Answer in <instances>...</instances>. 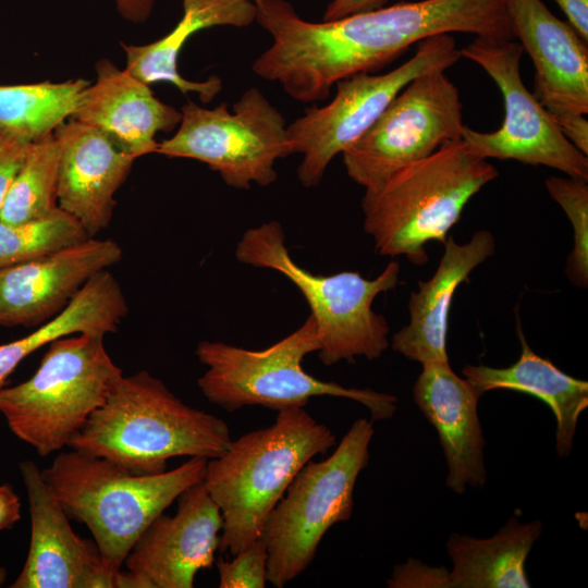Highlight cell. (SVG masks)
Returning a JSON list of instances; mask_svg holds the SVG:
<instances>
[{"label":"cell","instance_id":"1","mask_svg":"<svg viewBox=\"0 0 588 588\" xmlns=\"http://www.w3.org/2000/svg\"><path fill=\"white\" fill-rule=\"evenodd\" d=\"M258 24L272 37L256 59L259 76L305 103L327 99L338 82L377 72L432 36L514 39L505 0L399 2L320 23L301 19L285 0H269Z\"/></svg>","mask_w":588,"mask_h":588},{"label":"cell","instance_id":"2","mask_svg":"<svg viewBox=\"0 0 588 588\" xmlns=\"http://www.w3.org/2000/svg\"><path fill=\"white\" fill-rule=\"evenodd\" d=\"M230 442L224 420L185 404L140 370L120 378L68 445L150 475L166 471L172 457H217Z\"/></svg>","mask_w":588,"mask_h":588},{"label":"cell","instance_id":"3","mask_svg":"<svg viewBox=\"0 0 588 588\" xmlns=\"http://www.w3.org/2000/svg\"><path fill=\"white\" fill-rule=\"evenodd\" d=\"M335 444L332 430L302 406L231 440L206 464L203 483L222 516L219 551L234 555L260 537L264 524L301 468Z\"/></svg>","mask_w":588,"mask_h":588},{"label":"cell","instance_id":"4","mask_svg":"<svg viewBox=\"0 0 588 588\" xmlns=\"http://www.w3.org/2000/svg\"><path fill=\"white\" fill-rule=\"evenodd\" d=\"M498 175L462 138L449 142L365 189L364 230L380 255L422 266L429 259L425 246L443 244L467 203Z\"/></svg>","mask_w":588,"mask_h":588},{"label":"cell","instance_id":"5","mask_svg":"<svg viewBox=\"0 0 588 588\" xmlns=\"http://www.w3.org/2000/svg\"><path fill=\"white\" fill-rule=\"evenodd\" d=\"M207 461L189 457L172 470L140 475L72 449L58 454L41 475L68 517L88 527L106 565L118 573L148 525L203 481Z\"/></svg>","mask_w":588,"mask_h":588},{"label":"cell","instance_id":"6","mask_svg":"<svg viewBox=\"0 0 588 588\" xmlns=\"http://www.w3.org/2000/svg\"><path fill=\"white\" fill-rule=\"evenodd\" d=\"M238 261L280 272L302 293L317 323L318 357L326 366L354 363L363 356L376 359L389 346V324L372 309L376 297L395 287L400 265L391 260L375 279L356 271L315 274L290 255L281 224L270 221L247 230L240 240Z\"/></svg>","mask_w":588,"mask_h":588},{"label":"cell","instance_id":"7","mask_svg":"<svg viewBox=\"0 0 588 588\" xmlns=\"http://www.w3.org/2000/svg\"><path fill=\"white\" fill-rule=\"evenodd\" d=\"M319 347L317 323L310 315L295 331L259 351L204 340L195 353L207 369L197 384L209 402L228 412L254 405L279 412L304 407L314 396H336L364 405L372 421L394 415L397 402L394 395L346 388L305 371V356Z\"/></svg>","mask_w":588,"mask_h":588},{"label":"cell","instance_id":"8","mask_svg":"<svg viewBox=\"0 0 588 588\" xmlns=\"http://www.w3.org/2000/svg\"><path fill=\"white\" fill-rule=\"evenodd\" d=\"M105 335L76 333L53 340L26 381L0 390L10 430L40 456L60 451L123 376Z\"/></svg>","mask_w":588,"mask_h":588},{"label":"cell","instance_id":"9","mask_svg":"<svg viewBox=\"0 0 588 588\" xmlns=\"http://www.w3.org/2000/svg\"><path fill=\"white\" fill-rule=\"evenodd\" d=\"M372 420L353 422L335 451L307 462L268 515L260 537L266 543L267 581L282 588L313 562L324 534L351 518L354 489L367 467Z\"/></svg>","mask_w":588,"mask_h":588},{"label":"cell","instance_id":"10","mask_svg":"<svg viewBox=\"0 0 588 588\" xmlns=\"http://www.w3.org/2000/svg\"><path fill=\"white\" fill-rule=\"evenodd\" d=\"M232 109L225 102L208 109L187 101L177 131L158 144L157 154L204 162L233 188L269 186L278 177L275 161L292 155L285 119L256 87Z\"/></svg>","mask_w":588,"mask_h":588},{"label":"cell","instance_id":"11","mask_svg":"<svg viewBox=\"0 0 588 588\" xmlns=\"http://www.w3.org/2000/svg\"><path fill=\"white\" fill-rule=\"evenodd\" d=\"M461 58L455 39L442 34L419 41L414 56L388 73H358L338 82L328 105L307 108L287 125L292 154L302 155L301 183L317 186L332 159L355 143L411 81L431 70L446 71Z\"/></svg>","mask_w":588,"mask_h":588},{"label":"cell","instance_id":"12","mask_svg":"<svg viewBox=\"0 0 588 588\" xmlns=\"http://www.w3.org/2000/svg\"><path fill=\"white\" fill-rule=\"evenodd\" d=\"M463 105L457 87L436 69L411 81L373 124L343 152L347 175L365 189L462 138Z\"/></svg>","mask_w":588,"mask_h":588},{"label":"cell","instance_id":"13","mask_svg":"<svg viewBox=\"0 0 588 588\" xmlns=\"http://www.w3.org/2000/svg\"><path fill=\"white\" fill-rule=\"evenodd\" d=\"M460 52L493 79L504 103V119L497 131L464 126L462 139L469 148L487 160L546 166L588 181L587 155L566 138L522 79V45L514 39L476 37Z\"/></svg>","mask_w":588,"mask_h":588},{"label":"cell","instance_id":"14","mask_svg":"<svg viewBox=\"0 0 588 588\" xmlns=\"http://www.w3.org/2000/svg\"><path fill=\"white\" fill-rule=\"evenodd\" d=\"M514 39L535 66L532 95L588 155V42L541 0H505Z\"/></svg>","mask_w":588,"mask_h":588},{"label":"cell","instance_id":"15","mask_svg":"<svg viewBox=\"0 0 588 588\" xmlns=\"http://www.w3.org/2000/svg\"><path fill=\"white\" fill-rule=\"evenodd\" d=\"M30 515V542L24 567L12 588H138L126 572H112L94 540L72 529L41 470L20 463Z\"/></svg>","mask_w":588,"mask_h":588},{"label":"cell","instance_id":"16","mask_svg":"<svg viewBox=\"0 0 588 588\" xmlns=\"http://www.w3.org/2000/svg\"><path fill=\"white\" fill-rule=\"evenodd\" d=\"M173 516L161 513L138 537L124 565L138 588H192L219 549L222 516L203 481L177 497Z\"/></svg>","mask_w":588,"mask_h":588},{"label":"cell","instance_id":"17","mask_svg":"<svg viewBox=\"0 0 588 588\" xmlns=\"http://www.w3.org/2000/svg\"><path fill=\"white\" fill-rule=\"evenodd\" d=\"M113 240L89 237L0 269V326H34L60 313L97 273L122 259Z\"/></svg>","mask_w":588,"mask_h":588},{"label":"cell","instance_id":"18","mask_svg":"<svg viewBox=\"0 0 588 588\" xmlns=\"http://www.w3.org/2000/svg\"><path fill=\"white\" fill-rule=\"evenodd\" d=\"M53 134L60 146L58 207L95 237L109 226L114 195L136 159L96 127L72 118Z\"/></svg>","mask_w":588,"mask_h":588},{"label":"cell","instance_id":"19","mask_svg":"<svg viewBox=\"0 0 588 588\" xmlns=\"http://www.w3.org/2000/svg\"><path fill=\"white\" fill-rule=\"evenodd\" d=\"M414 402L436 428L449 474L446 487L462 494L486 482L485 439L478 416L481 394L446 363H426L413 387Z\"/></svg>","mask_w":588,"mask_h":588},{"label":"cell","instance_id":"20","mask_svg":"<svg viewBox=\"0 0 588 588\" xmlns=\"http://www.w3.org/2000/svg\"><path fill=\"white\" fill-rule=\"evenodd\" d=\"M96 73L72 119L96 127L135 159L157 152L156 135L179 126L181 111L159 100L149 85L108 59L96 63Z\"/></svg>","mask_w":588,"mask_h":588},{"label":"cell","instance_id":"21","mask_svg":"<svg viewBox=\"0 0 588 588\" xmlns=\"http://www.w3.org/2000/svg\"><path fill=\"white\" fill-rule=\"evenodd\" d=\"M443 246L433 275L419 281L417 291L409 295L408 324L391 342L393 351L421 365L449 362V313L455 291L463 282H469L475 268L494 254L495 241L490 231L480 230L465 244L448 236Z\"/></svg>","mask_w":588,"mask_h":588},{"label":"cell","instance_id":"22","mask_svg":"<svg viewBox=\"0 0 588 588\" xmlns=\"http://www.w3.org/2000/svg\"><path fill=\"white\" fill-rule=\"evenodd\" d=\"M183 16L164 37L147 45L121 44L125 69L147 85L169 83L183 94L195 93L204 103L222 89V79L211 75L204 82L184 78L177 70V58L186 40L195 33L213 26L244 27L256 21L253 0H182Z\"/></svg>","mask_w":588,"mask_h":588},{"label":"cell","instance_id":"23","mask_svg":"<svg viewBox=\"0 0 588 588\" xmlns=\"http://www.w3.org/2000/svg\"><path fill=\"white\" fill-rule=\"evenodd\" d=\"M520 342L518 359L505 368L465 365L463 376L482 395L491 390H511L544 402L556 420L555 449L566 457L573 448L577 422L588 406V382L559 369L550 359L536 354L528 345L517 318Z\"/></svg>","mask_w":588,"mask_h":588},{"label":"cell","instance_id":"24","mask_svg":"<svg viewBox=\"0 0 588 588\" xmlns=\"http://www.w3.org/2000/svg\"><path fill=\"white\" fill-rule=\"evenodd\" d=\"M541 532L540 520L513 516L489 538L452 534L446 542L451 588H529L525 563Z\"/></svg>","mask_w":588,"mask_h":588},{"label":"cell","instance_id":"25","mask_svg":"<svg viewBox=\"0 0 588 588\" xmlns=\"http://www.w3.org/2000/svg\"><path fill=\"white\" fill-rule=\"evenodd\" d=\"M128 313L118 280L109 270L94 275L51 319L32 333L0 345V390L28 355L56 339L76 333H115Z\"/></svg>","mask_w":588,"mask_h":588},{"label":"cell","instance_id":"26","mask_svg":"<svg viewBox=\"0 0 588 588\" xmlns=\"http://www.w3.org/2000/svg\"><path fill=\"white\" fill-rule=\"evenodd\" d=\"M89 84L77 78L0 85V125L35 142L72 118Z\"/></svg>","mask_w":588,"mask_h":588},{"label":"cell","instance_id":"27","mask_svg":"<svg viewBox=\"0 0 588 588\" xmlns=\"http://www.w3.org/2000/svg\"><path fill=\"white\" fill-rule=\"evenodd\" d=\"M60 146L54 134L32 143L0 209V220L21 223L58 208Z\"/></svg>","mask_w":588,"mask_h":588},{"label":"cell","instance_id":"28","mask_svg":"<svg viewBox=\"0 0 588 588\" xmlns=\"http://www.w3.org/2000/svg\"><path fill=\"white\" fill-rule=\"evenodd\" d=\"M89 238L82 224L61 208L46 217L8 223L0 220V269L30 261Z\"/></svg>","mask_w":588,"mask_h":588},{"label":"cell","instance_id":"29","mask_svg":"<svg viewBox=\"0 0 588 588\" xmlns=\"http://www.w3.org/2000/svg\"><path fill=\"white\" fill-rule=\"evenodd\" d=\"M549 195L567 216L573 228V248L565 273L574 286H588V184L572 176H549L544 180Z\"/></svg>","mask_w":588,"mask_h":588},{"label":"cell","instance_id":"30","mask_svg":"<svg viewBox=\"0 0 588 588\" xmlns=\"http://www.w3.org/2000/svg\"><path fill=\"white\" fill-rule=\"evenodd\" d=\"M232 561L218 559L220 588H264L267 581V548L258 537L243 550L235 553Z\"/></svg>","mask_w":588,"mask_h":588},{"label":"cell","instance_id":"31","mask_svg":"<svg viewBox=\"0 0 588 588\" xmlns=\"http://www.w3.org/2000/svg\"><path fill=\"white\" fill-rule=\"evenodd\" d=\"M32 143L21 134L0 125V209Z\"/></svg>","mask_w":588,"mask_h":588},{"label":"cell","instance_id":"32","mask_svg":"<svg viewBox=\"0 0 588 588\" xmlns=\"http://www.w3.org/2000/svg\"><path fill=\"white\" fill-rule=\"evenodd\" d=\"M390 588H451L450 572L440 566L432 567L409 558L396 565L387 580Z\"/></svg>","mask_w":588,"mask_h":588},{"label":"cell","instance_id":"33","mask_svg":"<svg viewBox=\"0 0 588 588\" xmlns=\"http://www.w3.org/2000/svg\"><path fill=\"white\" fill-rule=\"evenodd\" d=\"M389 0H332L323 14V21H333L352 14L376 10Z\"/></svg>","mask_w":588,"mask_h":588},{"label":"cell","instance_id":"34","mask_svg":"<svg viewBox=\"0 0 588 588\" xmlns=\"http://www.w3.org/2000/svg\"><path fill=\"white\" fill-rule=\"evenodd\" d=\"M568 20V24L588 42V0H554Z\"/></svg>","mask_w":588,"mask_h":588},{"label":"cell","instance_id":"35","mask_svg":"<svg viewBox=\"0 0 588 588\" xmlns=\"http://www.w3.org/2000/svg\"><path fill=\"white\" fill-rule=\"evenodd\" d=\"M21 518L19 495L9 485L0 486V531L10 529Z\"/></svg>","mask_w":588,"mask_h":588},{"label":"cell","instance_id":"36","mask_svg":"<svg viewBox=\"0 0 588 588\" xmlns=\"http://www.w3.org/2000/svg\"><path fill=\"white\" fill-rule=\"evenodd\" d=\"M118 13L132 23H144L152 13L155 0H113Z\"/></svg>","mask_w":588,"mask_h":588},{"label":"cell","instance_id":"37","mask_svg":"<svg viewBox=\"0 0 588 588\" xmlns=\"http://www.w3.org/2000/svg\"><path fill=\"white\" fill-rule=\"evenodd\" d=\"M5 579H7V571L4 567L0 566V586L3 585Z\"/></svg>","mask_w":588,"mask_h":588},{"label":"cell","instance_id":"38","mask_svg":"<svg viewBox=\"0 0 588 588\" xmlns=\"http://www.w3.org/2000/svg\"><path fill=\"white\" fill-rule=\"evenodd\" d=\"M261 1H262V0H253V2H254L255 4H258V3H260Z\"/></svg>","mask_w":588,"mask_h":588}]
</instances>
